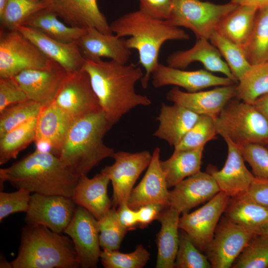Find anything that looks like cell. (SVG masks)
<instances>
[{
    "mask_svg": "<svg viewBox=\"0 0 268 268\" xmlns=\"http://www.w3.org/2000/svg\"><path fill=\"white\" fill-rule=\"evenodd\" d=\"M112 127L102 111L79 119L71 124L59 157L74 173H87L102 160L113 157L114 150L106 146L103 137Z\"/></svg>",
    "mask_w": 268,
    "mask_h": 268,
    "instance_id": "4",
    "label": "cell"
},
{
    "mask_svg": "<svg viewBox=\"0 0 268 268\" xmlns=\"http://www.w3.org/2000/svg\"><path fill=\"white\" fill-rule=\"evenodd\" d=\"M235 84L195 92H184L174 87L169 91L166 99L199 115L215 118L232 99L236 97Z\"/></svg>",
    "mask_w": 268,
    "mask_h": 268,
    "instance_id": "18",
    "label": "cell"
},
{
    "mask_svg": "<svg viewBox=\"0 0 268 268\" xmlns=\"http://www.w3.org/2000/svg\"><path fill=\"white\" fill-rule=\"evenodd\" d=\"M180 214L176 209L167 206L157 219L160 222L161 229L157 236L156 268L175 267L179 243Z\"/></svg>",
    "mask_w": 268,
    "mask_h": 268,
    "instance_id": "28",
    "label": "cell"
},
{
    "mask_svg": "<svg viewBox=\"0 0 268 268\" xmlns=\"http://www.w3.org/2000/svg\"><path fill=\"white\" fill-rule=\"evenodd\" d=\"M217 134L215 118L208 115H200L192 128L180 143L174 147L175 150L191 149L205 146L214 139Z\"/></svg>",
    "mask_w": 268,
    "mask_h": 268,
    "instance_id": "41",
    "label": "cell"
},
{
    "mask_svg": "<svg viewBox=\"0 0 268 268\" xmlns=\"http://www.w3.org/2000/svg\"><path fill=\"white\" fill-rule=\"evenodd\" d=\"M53 103L72 122L102 111L89 75L83 68L68 73Z\"/></svg>",
    "mask_w": 268,
    "mask_h": 268,
    "instance_id": "9",
    "label": "cell"
},
{
    "mask_svg": "<svg viewBox=\"0 0 268 268\" xmlns=\"http://www.w3.org/2000/svg\"><path fill=\"white\" fill-rule=\"evenodd\" d=\"M83 69L88 73L102 111L112 127L133 108L147 106L151 101L136 92V83L144 74L140 67L110 60H86Z\"/></svg>",
    "mask_w": 268,
    "mask_h": 268,
    "instance_id": "1",
    "label": "cell"
},
{
    "mask_svg": "<svg viewBox=\"0 0 268 268\" xmlns=\"http://www.w3.org/2000/svg\"><path fill=\"white\" fill-rule=\"evenodd\" d=\"M167 206L159 203H149L140 206L136 210L138 224L140 227L148 226L157 219L162 211Z\"/></svg>",
    "mask_w": 268,
    "mask_h": 268,
    "instance_id": "49",
    "label": "cell"
},
{
    "mask_svg": "<svg viewBox=\"0 0 268 268\" xmlns=\"http://www.w3.org/2000/svg\"><path fill=\"white\" fill-rule=\"evenodd\" d=\"M45 3H48L51 0H40Z\"/></svg>",
    "mask_w": 268,
    "mask_h": 268,
    "instance_id": "56",
    "label": "cell"
},
{
    "mask_svg": "<svg viewBox=\"0 0 268 268\" xmlns=\"http://www.w3.org/2000/svg\"><path fill=\"white\" fill-rule=\"evenodd\" d=\"M21 25L38 29L48 36L65 43L76 42L86 31L66 25L59 19L55 12L48 8L36 12Z\"/></svg>",
    "mask_w": 268,
    "mask_h": 268,
    "instance_id": "32",
    "label": "cell"
},
{
    "mask_svg": "<svg viewBox=\"0 0 268 268\" xmlns=\"http://www.w3.org/2000/svg\"><path fill=\"white\" fill-rule=\"evenodd\" d=\"M117 213L121 223L128 231L134 230L138 224L137 211L130 208L128 203L118 206Z\"/></svg>",
    "mask_w": 268,
    "mask_h": 268,
    "instance_id": "50",
    "label": "cell"
},
{
    "mask_svg": "<svg viewBox=\"0 0 268 268\" xmlns=\"http://www.w3.org/2000/svg\"><path fill=\"white\" fill-rule=\"evenodd\" d=\"M238 82L235 98L245 102L253 104L268 93V61L251 65Z\"/></svg>",
    "mask_w": 268,
    "mask_h": 268,
    "instance_id": "35",
    "label": "cell"
},
{
    "mask_svg": "<svg viewBox=\"0 0 268 268\" xmlns=\"http://www.w3.org/2000/svg\"><path fill=\"white\" fill-rule=\"evenodd\" d=\"M265 146L267 147V148L268 149V141L265 144Z\"/></svg>",
    "mask_w": 268,
    "mask_h": 268,
    "instance_id": "57",
    "label": "cell"
},
{
    "mask_svg": "<svg viewBox=\"0 0 268 268\" xmlns=\"http://www.w3.org/2000/svg\"><path fill=\"white\" fill-rule=\"evenodd\" d=\"M0 268H12L11 263H8L6 262V260H2V261H0Z\"/></svg>",
    "mask_w": 268,
    "mask_h": 268,
    "instance_id": "53",
    "label": "cell"
},
{
    "mask_svg": "<svg viewBox=\"0 0 268 268\" xmlns=\"http://www.w3.org/2000/svg\"><path fill=\"white\" fill-rule=\"evenodd\" d=\"M110 180L100 173L92 178L87 175L79 177L71 199L78 205L87 210L99 220L111 208L112 201L107 194Z\"/></svg>",
    "mask_w": 268,
    "mask_h": 268,
    "instance_id": "26",
    "label": "cell"
},
{
    "mask_svg": "<svg viewBox=\"0 0 268 268\" xmlns=\"http://www.w3.org/2000/svg\"><path fill=\"white\" fill-rule=\"evenodd\" d=\"M200 115L180 105L162 103L157 120L159 126L154 136L175 147L198 120Z\"/></svg>",
    "mask_w": 268,
    "mask_h": 268,
    "instance_id": "27",
    "label": "cell"
},
{
    "mask_svg": "<svg viewBox=\"0 0 268 268\" xmlns=\"http://www.w3.org/2000/svg\"><path fill=\"white\" fill-rule=\"evenodd\" d=\"M209 40L219 51L233 75L238 81L251 66L244 49L227 39L216 31L212 33Z\"/></svg>",
    "mask_w": 268,
    "mask_h": 268,
    "instance_id": "36",
    "label": "cell"
},
{
    "mask_svg": "<svg viewBox=\"0 0 268 268\" xmlns=\"http://www.w3.org/2000/svg\"><path fill=\"white\" fill-rule=\"evenodd\" d=\"M97 221L100 247L118 250L128 230L121 223L116 208L112 207Z\"/></svg>",
    "mask_w": 268,
    "mask_h": 268,
    "instance_id": "39",
    "label": "cell"
},
{
    "mask_svg": "<svg viewBox=\"0 0 268 268\" xmlns=\"http://www.w3.org/2000/svg\"><path fill=\"white\" fill-rule=\"evenodd\" d=\"M244 50L251 65L268 61V6L258 8L252 32Z\"/></svg>",
    "mask_w": 268,
    "mask_h": 268,
    "instance_id": "34",
    "label": "cell"
},
{
    "mask_svg": "<svg viewBox=\"0 0 268 268\" xmlns=\"http://www.w3.org/2000/svg\"><path fill=\"white\" fill-rule=\"evenodd\" d=\"M30 192L19 189L14 192H0V221L16 212H26L30 200Z\"/></svg>",
    "mask_w": 268,
    "mask_h": 268,
    "instance_id": "45",
    "label": "cell"
},
{
    "mask_svg": "<svg viewBox=\"0 0 268 268\" xmlns=\"http://www.w3.org/2000/svg\"><path fill=\"white\" fill-rule=\"evenodd\" d=\"M115 162L103 168L101 172L107 175L112 183L113 207L128 203L134 186L142 172L148 167L152 154L143 150L135 153L120 151L115 152Z\"/></svg>",
    "mask_w": 268,
    "mask_h": 268,
    "instance_id": "10",
    "label": "cell"
},
{
    "mask_svg": "<svg viewBox=\"0 0 268 268\" xmlns=\"http://www.w3.org/2000/svg\"><path fill=\"white\" fill-rule=\"evenodd\" d=\"M77 204L71 198L59 195H31L26 212L28 225H40L62 233L71 221Z\"/></svg>",
    "mask_w": 268,
    "mask_h": 268,
    "instance_id": "12",
    "label": "cell"
},
{
    "mask_svg": "<svg viewBox=\"0 0 268 268\" xmlns=\"http://www.w3.org/2000/svg\"><path fill=\"white\" fill-rule=\"evenodd\" d=\"M215 121L217 134L240 148L268 141V122L252 104L232 99Z\"/></svg>",
    "mask_w": 268,
    "mask_h": 268,
    "instance_id": "6",
    "label": "cell"
},
{
    "mask_svg": "<svg viewBox=\"0 0 268 268\" xmlns=\"http://www.w3.org/2000/svg\"><path fill=\"white\" fill-rule=\"evenodd\" d=\"M228 147V155L223 167L217 170L213 167L208 173L213 177L220 191L229 198L245 194L255 178L246 167L241 148L228 139H225Z\"/></svg>",
    "mask_w": 268,
    "mask_h": 268,
    "instance_id": "21",
    "label": "cell"
},
{
    "mask_svg": "<svg viewBox=\"0 0 268 268\" xmlns=\"http://www.w3.org/2000/svg\"><path fill=\"white\" fill-rule=\"evenodd\" d=\"M111 31L126 40L127 46L138 52L139 63L145 73L140 80L146 89L152 73L159 64L158 57L163 44L169 40H187L189 35L167 20L157 19L140 10L119 17L110 24Z\"/></svg>",
    "mask_w": 268,
    "mask_h": 268,
    "instance_id": "3",
    "label": "cell"
},
{
    "mask_svg": "<svg viewBox=\"0 0 268 268\" xmlns=\"http://www.w3.org/2000/svg\"><path fill=\"white\" fill-rule=\"evenodd\" d=\"M220 191L213 177L201 171L181 181L169 191L168 206L181 213L209 201Z\"/></svg>",
    "mask_w": 268,
    "mask_h": 268,
    "instance_id": "17",
    "label": "cell"
},
{
    "mask_svg": "<svg viewBox=\"0 0 268 268\" xmlns=\"http://www.w3.org/2000/svg\"><path fill=\"white\" fill-rule=\"evenodd\" d=\"M40 104L28 99L11 105L0 112V136L27 121L37 118Z\"/></svg>",
    "mask_w": 268,
    "mask_h": 268,
    "instance_id": "38",
    "label": "cell"
},
{
    "mask_svg": "<svg viewBox=\"0 0 268 268\" xmlns=\"http://www.w3.org/2000/svg\"><path fill=\"white\" fill-rule=\"evenodd\" d=\"M255 234L225 218L218 224L213 238L205 251L213 268L232 266Z\"/></svg>",
    "mask_w": 268,
    "mask_h": 268,
    "instance_id": "13",
    "label": "cell"
},
{
    "mask_svg": "<svg viewBox=\"0 0 268 268\" xmlns=\"http://www.w3.org/2000/svg\"><path fill=\"white\" fill-rule=\"evenodd\" d=\"M237 5H246L258 8L268 6V0H231Z\"/></svg>",
    "mask_w": 268,
    "mask_h": 268,
    "instance_id": "52",
    "label": "cell"
},
{
    "mask_svg": "<svg viewBox=\"0 0 268 268\" xmlns=\"http://www.w3.org/2000/svg\"><path fill=\"white\" fill-rule=\"evenodd\" d=\"M64 233L72 240L79 267L96 268L102 251L98 221L87 210L77 205L74 215Z\"/></svg>",
    "mask_w": 268,
    "mask_h": 268,
    "instance_id": "14",
    "label": "cell"
},
{
    "mask_svg": "<svg viewBox=\"0 0 268 268\" xmlns=\"http://www.w3.org/2000/svg\"><path fill=\"white\" fill-rule=\"evenodd\" d=\"M252 104L265 117L268 122V93L258 98Z\"/></svg>",
    "mask_w": 268,
    "mask_h": 268,
    "instance_id": "51",
    "label": "cell"
},
{
    "mask_svg": "<svg viewBox=\"0 0 268 268\" xmlns=\"http://www.w3.org/2000/svg\"><path fill=\"white\" fill-rule=\"evenodd\" d=\"M139 10L159 19L167 20L170 16L175 0H138Z\"/></svg>",
    "mask_w": 268,
    "mask_h": 268,
    "instance_id": "47",
    "label": "cell"
},
{
    "mask_svg": "<svg viewBox=\"0 0 268 268\" xmlns=\"http://www.w3.org/2000/svg\"><path fill=\"white\" fill-rule=\"evenodd\" d=\"M86 60L98 62L103 57L127 64L132 55L126 39L116 34L103 33L94 27L86 32L76 41Z\"/></svg>",
    "mask_w": 268,
    "mask_h": 268,
    "instance_id": "24",
    "label": "cell"
},
{
    "mask_svg": "<svg viewBox=\"0 0 268 268\" xmlns=\"http://www.w3.org/2000/svg\"><path fill=\"white\" fill-rule=\"evenodd\" d=\"M229 198L220 191L201 207L180 217L179 228L188 234L201 251L205 252L211 242Z\"/></svg>",
    "mask_w": 268,
    "mask_h": 268,
    "instance_id": "11",
    "label": "cell"
},
{
    "mask_svg": "<svg viewBox=\"0 0 268 268\" xmlns=\"http://www.w3.org/2000/svg\"><path fill=\"white\" fill-rule=\"evenodd\" d=\"M149 252L141 244L130 253L118 250H103L100 260L105 268H142L150 259Z\"/></svg>",
    "mask_w": 268,
    "mask_h": 268,
    "instance_id": "42",
    "label": "cell"
},
{
    "mask_svg": "<svg viewBox=\"0 0 268 268\" xmlns=\"http://www.w3.org/2000/svg\"><path fill=\"white\" fill-rule=\"evenodd\" d=\"M47 8L67 25L84 29L94 27L105 34L113 33L97 0H51Z\"/></svg>",
    "mask_w": 268,
    "mask_h": 268,
    "instance_id": "19",
    "label": "cell"
},
{
    "mask_svg": "<svg viewBox=\"0 0 268 268\" xmlns=\"http://www.w3.org/2000/svg\"><path fill=\"white\" fill-rule=\"evenodd\" d=\"M6 2V0H0V15L3 12Z\"/></svg>",
    "mask_w": 268,
    "mask_h": 268,
    "instance_id": "54",
    "label": "cell"
},
{
    "mask_svg": "<svg viewBox=\"0 0 268 268\" xmlns=\"http://www.w3.org/2000/svg\"><path fill=\"white\" fill-rule=\"evenodd\" d=\"M204 147L203 145L191 149L174 150L168 159L160 160L168 188L201 171Z\"/></svg>",
    "mask_w": 268,
    "mask_h": 268,
    "instance_id": "30",
    "label": "cell"
},
{
    "mask_svg": "<svg viewBox=\"0 0 268 268\" xmlns=\"http://www.w3.org/2000/svg\"><path fill=\"white\" fill-rule=\"evenodd\" d=\"M244 195L255 203L268 208V179L255 177L248 191Z\"/></svg>",
    "mask_w": 268,
    "mask_h": 268,
    "instance_id": "48",
    "label": "cell"
},
{
    "mask_svg": "<svg viewBox=\"0 0 268 268\" xmlns=\"http://www.w3.org/2000/svg\"><path fill=\"white\" fill-rule=\"evenodd\" d=\"M79 177L58 156L36 150L10 166L0 169V191L7 181L17 189L71 198Z\"/></svg>",
    "mask_w": 268,
    "mask_h": 268,
    "instance_id": "2",
    "label": "cell"
},
{
    "mask_svg": "<svg viewBox=\"0 0 268 268\" xmlns=\"http://www.w3.org/2000/svg\"><path fill=\"white\" fill-rule=\"evenodd\" d=\"M37 119L30 120L0 136V165L16 158L21 150L34 142Z\"/></svg>",
    "mask_w": 268,
    "mask_h": 268,
    "instance_id": "33",
    "label": "cell"
},
{
    "mask_svg": "<svg viewBox=\"0 0 268 268\" xmlns=\"http://www.w3.org/2000/svg\"><path fill=\"white\" fill-rule=\"evenodd\" d=\"M17 30L32 42L48 58L59 64L68 73L83 68L86 60L77 42H63L38 29L25 25L19 26Z\"/></svg>",
    "mask_w": 268,
    "mask_h": 268,
    "instance_id": "20",
    "label": "cell"
},
{
    "mask_svg": "<svg viewBox=\"0 0 268 268\" xmlns=\"http://www.w3.org/2000/svg\"><path fill=\"white\" fill-rule=\"evenodd\" d=\"M224 212L226 218L254 234H259L268 224V208L244 195L229 198Z\"/></svg>",
    "mask_w": 268,
    "mask_h": 268,
    "instance_id": "29",
    "label": "cell"
},
{
    "mask_svg": "<svg viewBox=\"0 0 268 268\" xmlns=\"http://www.w3.org/2000/svg\"><path fill=\"white\" fill-rule=\"evenodd\" d=\"M47 7V3L40 0H6L0 15V28L17 30L33 14Z\"/></svg>",
    "mask_w": 268,
    "mask_h": 268,
    "instance_id": "37",
    "label": "cell"
},
{
    "mask_svg": "<svg viewBox=\"0 0 268 268\" xmlns=\"http://www.w3.org/2000/svg\"><path fill=\"white\" fill-rule=\"evenodd\" d=\"M196 246L188 234L182 230L175 262L176 268H210L206 256Z\"/></svg>",
    "mask_w": 268,
    "mask_h": 268,
    "instance_id": "43",
    "label": "cell"
},
{
    "mask_svg": "<svg viewBox=\"0 0 268 268\" xmlns=\"http://www.w3.org/2000/svg\"><path fill=\"white\" fill-rule=\"evenodd\" d=\"M258 8L238 5L218 23L216 31L244 49L252 32Z\"/></svg>",
    "mask_w": 268,
    "mask_h": 268,
    "instance_id": "31",
    "label": "cell"
},
{
    "mask_svg": "<svg viewBox=\"0 0 268 268\" xmlns=\"http://www.w3.org/2000/svg\"><path fill=\"white\" fill-rule=\"evenodd\" d=\"M232 268H268V237L255 234Z\"/></svg>",
    "mask_w": 268,
    "mask_h": 268,
    "instance_id": "40",
    "label": "cell"
},
{
    "mask_svg": "<svg viewBox=\"0 0 268 268\" xmlns=\"http://www.w3.org/2000/svg\"><path fill=\"white\" fill-rule=\"evenodd\" d=\"M26 93L12 77H0V112L6 107L28 100Z\"/></svg>",
    "mask_w": 268,
    "mask_h": 268,
    "instance_id": "46",
    "label": "cell"
},
{
    "mask_svg": "<svg viewBox=\"0 0 268 268\" xmlns=\"http://www.w3.org/2000/svg\"><path fill=\"white\" fill-rule=\"evenodd\" d=\"M11 264L12 268L79 267L71 239L40 225L22 228L17 256Z\"/></svg>",
    "mask_w": 268,
    "mask_h": 268,
    "instance_id": "5",
    "label": "cell"
},
{
    "mask_svg": "<svg viewBox=\"0 0 268 268\" xmlns=\"http://www.w3.org/2000/svg\"><path fill=\"white\" fill-rule=\"evenodd\" d=\"M155 88L172 85L195 92L212 86H225L237 82L225 76L213 74L207 70H185L159 63L151 74Z\"/></svg>",
    "mask_w": 268,
    "mask_h": 268,
    "instance_id": "16",
    "label": "cell"
},
{
    "mask_svg": "<svg viewBox=\"0 0 268 268\" xmlns=\"http://www.w3.org/2000/svg\"><path fill=\"white\" fill-rule=\"evenodd\" d=\"M245 161L256 178L268 179V149L265 145L250 143L241 148Z\"/></svg>",
    "mask_w": 268,
    "mask_h": 268,
    "instance_id": "44",
    "label": "cell"
},
{
    "mask_svg": "<svg viewBox=\"0 0 268 268\" xmlns=\"http://www.w3.org/2000/svg\"><path fill=\"white\" fill-rule=\"evenodd\" d=\"M48 58L18 30H0V77H11L29 69L50 67Z\"/></svg>",
    "mask_w": 268,
    "mask_h": 268,
    "instance_id": "8",
    "label": "cell"
},
{
    "mask_svg": "<svg viewBox=\"0 0 268 268\" xmlns=\"http://www.w3.org/2000/svg\"><path fill=\"white\" fill-rule=\"evenodd\" d=\"M68 72L55 62L49 67L22 71L12 77L28 99L49 105L54 101Z\"/></svg>",
    "mask_w": 268,
    "mask_h": 268,
    "instance_id": "15",
    "label": "cell"
},
{
    "mask_svg": "<svg viewBox=\"0 0 268 268\" xmlns=\"http://www.w3.org/2000/svg\"><path fill=\"white\" fill-rule=\"evenodd\" d=\"M196 62L201 63L209 71L222 73L225 76L238 82L225 61L222 59L219 51L206 39H197L192 47L188 50L176 51L170 55L167 59L168 66L182 69Z\"/></svg>",
    "mask_w": 268,
    "mask_h": 268,
    "instance_id": "25",
    "label": "cell"
},
{
    "mask_svg": "<svg viewBox=\"0 0 268 268\" xmlns=\"http://www.w3.org/2000/svg\"><path fill=\"white\" fill-rule=\"evenodd\" d=\"M72 123L54 103L42 107L37 119L36 150L51 152L59 157Z\"/></svg>",
    "mask_w": 268,
    "mask_h": 268,
    "instance_id": "22",
    "label": "cell"
},
{
    "mask_svg": "<svg viewBox=\"0 0 268 268\" xmlns=\"http://www.w3.org/2000/svg\"><path fill=\"white\" fill-rule=\"evenodd\" d=\"M268 237V224L259 234Z\"/></svg>",
    "mask_w": 268,
    "mask_h": 268,
    "instance_id": "55",
    "label": "cell"
},
{
    "mask_svg": "<svg viewBox=\"0 0 268 268\" xmlns=\"http://www.w3.org/2000/svg\"><path fill=\"white\" fill-rule=\"evenodd\" d=\"M160 153L159 147L154 149L145 175L130 196L128 204L130 208L136 210L149 203L168 206L169 191L160 165Z\"/></svg>",
    "mask_w": 268,
    "mask_h": 268,
    "instance_id": "23",
    "label": "cell"
},
{
    "mask_svg": "<svg viewBox=\"0 0 268 268\" xmlns=\"http://www.w3.org/2000/svg\"><path fill=\"white\" fill-rule=\"evenodd\" d=\"M237 4H216L201 0H175L168 22L191 30L197 39L209 40L217 26Z\"/></svg>",
    "mask_w": 268,
    "mask_h": 268,
    "instance_id": "7",
    "label": "cell"
}]
</instances>
